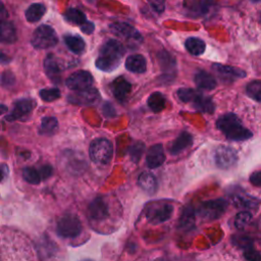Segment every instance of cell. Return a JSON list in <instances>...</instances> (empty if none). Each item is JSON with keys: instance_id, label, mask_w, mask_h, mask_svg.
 Returning <instances> with one entry per match:
<instances>
[{"instance_id": "obj_1", "label": "cell", "mask_w": 261, "mask_h": 261, "mask_svg": "<svg viewBox=\"0 0 261 261\" xmlns=\"http://www.w3.org/2000/svg\"><path fill=\"white\" fill-rule=\"evenodd\" d=\"M124 55V48L120 42L110 39L103 44L100 49L99 56L96 59L95 65L98 69L110 72L116 69Z\"/></svg>"}, {"instance_id": "obj_2", "label": "cell", "mask_w": 261, "mask_h": 261, "mask_svg": "<svg viewBox=\"0 0 261 261\" xmlns=\"http://www.w3.org/2000/svg\"><path fill=\"white\" fill-rule=\"evenodd\" d=\"M215 125L230 141H246L253 137V133L243 125L234 113H225L219 116Z\"/></svg>"}, {"instance_id": "obj_3", "label": "cell", "mask_w": 261, "mask_h": 261, "mask_svg": "<svg viewBox=\"0 0 261 261\" xmlns=\"http://www.w3.org/2000/svg\"><path fill=\"white\" fill-rule=\"evenodd\" d=\"M174 207L166 202H152L145 208V216L152 224H159L167 221L173 213Z\"/></svg>"}, {"instance_id": "obj_4", "label": "cell", "mask_w": 261, "mask_h": 261, "mask_svg": "<svg viewBox=\"0 0 261 261\" xmlns=\"http://www.w3.org/2000/svg\"><path fill=\"white\" fill-rule=\"evenodd\" d=\"M113 154V147L110 141L104 138L94 140L89 148L91 160L97 164H107Z\"/></svg>"}, {"instance_id": "obj_5", "label": "cell", "mask_w": 261, "mask_h": 261, "mask_svg": "<svg viewBox=\"0 0 261 261\" xmlns=\"http://www.w3.org/2000/svg\"><path fill=\"white\" fill-rule=\"evenodd\" d=\"M58 42L54 29L47 24H42L36 29L32 37V45L36 49H48L55 46Z\"/></svg>"}, {"instance_id": "obj_6", "label": "cell", "mask_w": 261, "mask_h": 261, "mask_svg": "<svg viewBox=\"0 0 261 261\" xmlns=\"http://www.w3.org/2000/svg\"><path fill=\"white\" fill-rule=\"evenodd\" d=\"M82 222L80 218L71 213L64 214L57 221L56 231L62 238H75L82 232Z\"/></svg>"}, {"instance_id": "obj_7", "label": "cell", "mask_w": 261, "mask_h": 261, "mask_svg": "<svg viewBox=\"0 0 261 261\" xmlns=\"http://www.w3.org/2000/svg\"><path fill=\"white\" fill-rule=\"evenodd\" d=\"M227 208V202L224 199H213L203 202L198 210L197 214L203 220H215L223 215Z\"/></svg>"}, {"instance_id": "obj_8", "label": "cell", "mask_w": 261, "mask_h": 261, "mask_svg": "<svg viewBox=\"0 0 261 261\" xmlns=\"http://www.w3.org/2000/svg\"><path fill=\"white\" fill-rule=\"evenodd\" d=\"M214 161L218 168L229 169L238 162L237 151L228 146H219L214 152Z\"/></svg>"}, {"instance_id": "obj_9", "label": "cell", "mask_w": 261, "mask_h": 261, "mask_svg": "<svg viewBox=\"0 0 261 261\" xmlns=\"http://www.w3.org/2000/svg\"><path fill=\"white\" fill-rule=\"evenodd\" d=\"M100 99V94L95 88H88L80 90L68 95L67 100L75 105H93Z\"/></svg>"}, {"instance_id": "obj_10", "label": "cell", "mask_w": 261, "mask_h": 261, "mask_svg": "<svg viewBox=\"0 0 261 261\" xmlns=\"http://www.w3.org/2000/svg\"><path fill=\"white\" fill-rule=\"evenodd\" d=\"M109 30L115 36H118L122 39L133 41L134 43L141 42L142 36L141 34L130 24L122 21H115L109 24Z\"/></svg>"}, {"instance_id": "obj_11", "label": "cell", "mask_w": 261, "mask_h": 261, "mask_svg": "<svg viewBox=\"0 0 261 261\" xmlns=\"http://www.w3.org/2000/svg\"><path fill=\"white\" fill-rule=\"evenodd\" d=\"M93 76L89 71L86 70H79L73 73H71L66 79V86L68 89L73 91H80L85 90L88 88H91L93 85Z\"/></svg>"}, {"instance_id": "obj_12", "label": "cell", "mask_w": 261, "mask_h": 261, "mask_svg": "<svg viewBox=\"0 0 261 261\" xmlns=\"http://www.w3.org/2000/svg\"><path fill=\"white\" fill-rule=\"evenodd\" d=\"M216 4V0H187L186 8L191 16L203 17L207 16Z\"/></svg>"}, {"instance_id": "obj_13", "label": "cell", "mask_w": 261, "mask_h": 261, "mask_svg": "<svg viewBox=\"0 0 261 261\" xmlns=\"http://www.w3.org/2000/svg\"><path fill=\"white\" fill-rule=\"evenodd\" d=\"M88 215L91 220L101 221L109 216V205L104 197L98 196L88 206Z\"/></svg>"}, {"instance_id": "obj_14", "label": "cell", "mask_w": 261, "mask_h": 261, "mask_svg": "<svg viewBox=\"0 0 261 261\" xmlns=\"http://www.w3.org/2000/svg\"><path fill=\"white\" fill-rule=\"evenodd\" d=\"M36 106V101L32 99H19L15 101L10 114L6 116V120H16L28 116Z\"/></svg>"}, {"instance_id": "obj_15", "label": "cell", "mask_w": 261, "mask_h": 261, "mask_svg": "<svg viewBox=\"0 0 261 261\" xmlns=\"http://www.w3.org/2000/svg\"><path fill=\"white\" fill-rule=\"evenodd\" d=\"M158 60L163 72V77L166 80L167 83L174 80L175 75V67L176 61L174 57L167 51H161L158 53Z\"/></svg>"}, {"instance_id": "obj_16", "label": "cell", "mask_w": 261, "mask_h": 261, "mask_svg": "<svg viewBox=\"0 0 261 261\" xmlns=\"http://www.w3.org/2000/svg\"><path fill=\"white\" fill-rule=\"evenodd\" d=\"M231 202L237 208L245 209V211L255 210L259 206V201L244 191H237L231 196Z\"/></svg>"}, {"instance_id": "obj_17", "label": "cell", "mask_w": 261, "mask_h": 261, "mask_svg": "<svg viewBox=\"0 0 261 261\" xmlns=\"http://www.w3.org/2000/svg\"><path fill=\"white\" fill-rule=\"evenodd\" d=\"M213 70L222 79V80H237V79H243L246 76V71L239 67H234L231 65H224L220 63H214L212 64Z\"/></svg>"}, {"instance_id": "obj_18", "label": "cell", "mask_w": 261, "mask_h": 261, "mask_svg": "<svg viewBox=\"0 0 261 261\" xmlns=\"http://www.w3.org/2000/svg\"><path fill=\"white\" fill-rule=\"evenodd\" d=\"M110 89L116 100L120 102H124L128 94L130 93L132 85L123 76H118L111 83Z\"/></svg>"}, {"instance_id": "obj_19", "label": "cell", "mask_w": 261, "mask_h": 261, "mask_svg": "<svg viewBox=\"0 0 261 261\" xmlns=\"http://www.w3.org/2000/svg\"><path fill=\"white\" fill-rule=\"evenodd\" d=\"M165 161V152L161 144L151 146L146 155V163L149 168H157Z\"/></svg>"}, {"instance_id": "obj_20", "label": "cell", "mask_w": 261, "mask_h": 261, "mask_svg": "<svg viewBox=\"0 0 261 261\" xmlns=\"http://www.w3.org/2000/svg\"><path fill=\"white\" fill-rule=\"evenodd\" d=\"M190 103H192L193 107L196 110L205 112V113H213L215 109L212 99L209 96H206L199 91H196Z\"/></svg>"}, {"instance_id": "obj_21", "label": "cell", "mask_w": 261, "mask_h": 261, "mask_svg": "<svg viewBox=\"0 0 261 261\" xmlns=\"http://www.w3.org/2000/svg\"><path fill=\"white\" fill-rule=\"evenodd\" d=\"M193 144V136L188 132H182L169 146V153L177 155Z\"/></svg>"}, {"instance_id": "obj_22", "label": "cell", "mask_w": 261, "mask_h": 261, "mask_svg": "<svg viewBox=\"0 0 261 261\" xmlns=\"http://www.w3.org/2000/svg\"><path fill=\"white\" fill-rule=\"evenodd\" d=\"M194 82L200 90L210 91L216 88L215 77L205 70H198L194 75Z\"/></svg>"}, {"instance_id": "obj_23", "label": "cell", "mask_w": 261, "mask_h": 261, "mask_svg": "<svg viewBox=\"0 0 261 261\" xmlns=\"http://www.w3.org/2000/svg\"><path fill=\"white\" fill-rule=\"evenodd\" d=\"M125 67L128 71L134 73H143L147 69V62L143 55L133 54L125 60Z\"/></svg>"}, {"instance_id": "obj_24", "label": "cell", "mask_w": 261, "mask_h": 261, "mask_svg": "<svg viewBox=\"0 0 261 261\" xmlns=\"http://www.w3.org/2000/svg\"><path fill=\"white\" fill-rule=\"evenodd\" d=\"M44 68H45L46 74L53 83H60V71L61 70H60V67L58 65L56 58L52 54H49L45 58Z\"/></svg>"}, {"instance_id": "obj_25", "label": "cell", "mask_w": 261, "mask_h": 261, "mask_svg": "<svg viewBox=\"0 0 261 261\" xmlns=\"http://www.w3.org/2000/svg\"><path fill=\"white\" fill-rule=\"evenodd\" d=\"M16 41V32L12 22L7 20L0 21V43L11 44Z\"/></svg>"}, {"instance_id": "obj_26", "label": "cell", "mask_w": 261, "mask_h": 261, "mask_svg": "<svg viewBox=\"0 0 261 261\" xmlns=\"http://www.w3.org/2000/svg\"><path fill=\"white\" fill-rule=\"evenodd\" d=\"M138 184L140 188L148 194H154L157 191V187H158L157 179L155 175L151 172L146 171L141 173L138 178Z\"/></svg>"}, {"instance_id": "obj_27", "label": "cell", "mask_w": 261, "mask_h": 261, "mask_svg": "<svg viewBox=\"0 0 261 261\" xmlns=\"http://www.w3.org/2000/svg\"><path fill=\"white\" fill-rule=\"evenodd\" d=\"M64 43L67 46V48L74 54L83 53L86 48V43L84 39L77 35L64 36Z\"/></svg>"}, {"instance_id": "obj_28", "label": "cell", "mask_w": 261, "mask_h": 261, "mask_svg": "<svg viewBox=\"0 0 261 261\" xmlns=\"http://www.w3.org/2000/svg\"><path fill=\"white\" fill-rule=\"evenodd\" d=\"M185 47L189 53L195 56L202 55L205 52L206 44L203 40L197 37H190L185 42Z\"/></svg>"}, {"instance_id": "obj_29", "label": "cell", "mask_w": 261, "mask_h": 261, "mask_svg": "<svg viewBox=\"0 0 261 261\" xmlns=\"http://www.w3.org/2000/svg\"><path fill=\"white\" fill-rule=\"evenodd\" d=\"M195 225V211L191 206H186L178 221V227L184 230L193 228Z\"/></svg>"}, {"instance_id": "obj_30", "label": "cell", "mask_w": 261, "mask_h": 261, "mask_svg": "<svg viewBox=\"0 0 261 261\" xmlns=\"http://www.w3.org/2000/svg\"><path fill=\"white\" fill-rule=\"evenodd\" d=\"M46 7L42 3H34L28 7L25 10V18L30 22H37L39 21L45 14Z\"/></svg>"}, {"instance_id": "obj_31", "label": "cell", "mask_w": 261, "mask_h": 261, "mask_svg": "<svg viewBox=\"0 0 261 261\" xmlns=\"http://www.w3.org/2000/svg\"><path fill=\"white\" fill-rule=\"evenodd\" d=\"M147 103L153 112L158 113L164 109L166 104V99L163 96V94H161L160 92H154L149 96Z\"/></svg>"}, {"instance_id": "obj_32", "label": "cell", "mask_w": 261, "mask_h": 261, "mask_svg": "<svg viewBox=\"0 0 261 261\" xmlns=\"http://www.w3.org/2000/svg\"><path fill=\"white\" fill-rule=\"evenodd\" d=\"M64 18L73 24H77V25H82L87 21V17L85 15V13L76 8H69L65 11L64 13Z\"/></svg>"}, {"instance_id": "obj_33", "label": "cell", "mask_w": 261, "mask_h": 261, "mask_svg": "<svg viewBox=\"0 0 261 261\" xmlns=\"http://www.w3.org/2000/svg\"><path fill=\"white\" fill-rule=\"evenodd\" d=\"M58 126V121L55 117H44L42 119L39 133L41 135H53Z\"/></svg>"}, {"instance_id": "obj_34", "label": "cell", "mask_w": 261, "mask_h": 261, "mask_svg": "<svg viewBox=\"0 0 261 261\" xmlns=\"http://www.w3.org/2000/svg\"><path fill=\"white\" fill-rule=\"evenodd\" d=\"M247 95L257 102H261V81H252L246 87Z\"/></svg>"}, {"instance_id": "obj_35", "label": "cell", "mask_w": 261, "mask_h": 261, "mask_svg": "<svg viewBox=\"0 0 261 261\" xmlns=\"http://www.w3.org/2000/svg\"><path fill=\"white\" fill-rule=\"evenodd\" d=\"M252 218L253 216L249 211L244 210L242 212H239L234 217V221H233L234 226L239 229H243L250 224V222L252 221Z\"/></svg>"}, {"instance_id": "obj_36", "label": "cell", "mask_w": 261, "mask_h": 261, "mask_svg": "<svg viewBox=\"0 0 261 261\" xmlns=\"http://www.w3.org/2000/svg\"><path fill=\"white\" fill-rule=\"evenodd\" d=\"M23 179L31 185H38L41 181V176L39 170L34 167H24L22 170Z\"/></svg>"}, {"instance_id": "obj_37", "label": "cell", "mask_w": 261, "mask_h": 261, "mask_svg": "<svg viewBox=\"0 0 261 261\" xmlns=\"http://www.w3.org/2000/svg\"><path fill=\"white\" fill-rule=\"evenodd\" d=\"M231 242L234 246H237L243 250L253 247V240L246 234H234L231 238Z\"/></svg>"}, {"instance_id": "obj_38", "label": "cell", "mask_w": 261, "mask_h": 261, "mask_svg": "<svg viewBox=\"0 0 261 261\" xmlns=\"http://www.w3.org/2000/svg\"><path fill=\"white\" fill-rule=\"evenodd\" d=\"M40 98L45 102H52L60 97V91L57 88H49V89H42L39 92Z\"/></svg>"}, {"instance_id": "obj_39", "label": "cell", "mask_w": 261, "mask_h": 261, "mask_svg": "<svg viewBox=\"0 0 261 261\" xmlns=\"http://www.w3.org/2000/svg\"><path fill=\"white\" fill-rule=\"evenodd\" d=\"M196 90L191 89V88H180L177 90L176 95L178 97V99L184 102V103H190L194 94H195Z\"/></svg>"}, {"instance_id": "obj_40", "label": "cell", "mask_w": 261, "mask_h": 261, "mask_svg": "<svg viewBox=\"0 0 261 261\" xmlns=\"http://www.w3.org/2000/svg\"><path fill=\"white\" fill-rule=\"evenodd\" d=\"M144 149H145V146L142 142H137L130 147L129 155L135 162H138L140 160V158L144 152Z\"/></svg>"}, {"instance_id": "obj_41", "label": "cell", "mask_w": 261, "mask_h": 261, "mask_svg": "<svg viewBox=\"0 0 261 261\" xmlns=\"http://www.w3.org/2000/svg\"><path fill=\"white\" fill-rule=\"evenodd\" d=\"M244 251V257L247 261H261V254L254 249V247L247 248Z\"/></svg>"}, {"instance_id": "obj_42", "label": "cell", "mask_w": 261, "mask_h": 261, "mask_svg": "<svg viewBox=\"0 0 261 261\" xmlns=\"http://www.w3.org/2000/svg\"><path fill=\"white\" fill-rule=\"evenodd\" d=\"M0 83L3 87H12L15 83V76L10 71H4L0 76Z\"/></svg>"}, {"instance_id": "obj_43", "label": "cell", "mask_w": 261, "mask_h": 261, "mask_svg": "<svg viewBox=\"0 0 261 261\" xmlns=\"http://www.w3.org/2000/svg\"><path fill=\"white\" fill-rule=\"evenodd\" d=\"M156 12H162L165 8V0H147Z\"/></svg>"}, {"instance_id": "obj_44", "label": "cell", "mask_w": 261, "mask_h": 261, "mask_svg": "<svg viewBox=\"0 0 261 261\" xmlns=\"http://www.w3.org/2000/svg\"><path fill=\"white\" fill-rule=\"evenodd\" d=\"M52 167L50 165H43L40 169H39V173L41 176V179H45L48 178L51 174H52Z\"/></svg>"}, {"instance_id": "obj_45", "label": "cell", "mask_w": 261, "mask_h": 261, "mask_svg": "<svg viewBox=\"0 0 261 261\" xmlns=\"http://www.w3.org/2000/svg\"><path fill=\"white\" fill-rule=\"evenodd\" d=\"M250 181L256 187H261V170L253 172L250 175Z\"/></svg>"}, {"instance_id": "obj_46", "label": "cell", "mask_w": 261, "mask_h": 261, "mask_svg": "<svg viewBox=\"0 0 261 261\" xmlns=\"http://www.w3.org/2000/svg\"><path fill=\"white\" fill-rule=\"evenodd\" d=\"M80 28H81V31H82L83 33L87 34V35L92 34V33L94 32V30H95L94 23L91 22V21H89V20H87V21H86L84 24H82Z\"/></svg>"}, {"instance_id": "obj_47", "label": "cell", "mask_w": 261, "mask_h": 261, "mask_svg": "<svg viewBox=\"0 0 261 261\" xmlns=\"http://www.w3.org/2000/svg\"><path fill=\"white\" fill-rule=\"evenodd\" d=\"M103 112H104V114H105L106 116H108V117H111V116L115 115L114 108H113L112 105L109 104V103H105V104H104V106H103Z\"/></svg>"}, {"instance_id": "obj_48", "label": "cell", "mask_w": 261, "mask_h": 261, "mask_svg": "<svg viewBox=\"0 0 261 261\" xmlns=\"http://www.w3.org/2000/svg\"><path fill=\"white\" fill-rule=\"evenodd\" d=\"M7 17H8L7 10H6L5 6L3 5L2 1L0 0V21H1V20H5Z\"/></svg>"}, {"instance_id": "obj_49", "label": "cell", "mask_w": 261, "mask_h": 261, "mask_svg": "<svg viewBox=\"0 0 261 261\" xmlns=\"http://www.w3.org/2000/svg\"><path fill=\"white\" fill-rule=\"evenodd\" d=\"M8 60H9V58L7 56H5L3 53H0V62L6 63V62H9Z\"/></svg>"}, {"instance_id": "obj_50", "label": "cell", "mask_w": 261, "mask_h": 261, "mask_svg": "<svg viewBox=\"0 0 261 261\" xmlns=\"http://www.w3.org/2000/svg\"><path fill=\"white\" fill-rule=\"evenodd\" d=\"M257 230H258V232H259V234L261 237V215L259 216V218L257 220Z\"/></svg>"}, {"instance_id": "obj_51", "label": "cell", "mask_w": 261, "mask_h": 261, "mask_svg": "<svg viewBox=\"0 0 261 261\" xmlns=\"http://www.w3.org/2000/svg\"><path fill=\"white\" fill-rule=\"evenodd\" d=\"M7 111V107L5 105H0V115Z\"/></svg>"}, {"instance_id": "obj_52", "label": "cell", "mask_w": 261, "mask_h": 261, "mask_svg": "<svg viewBox=\"0 0 261 261\" xmlns=\"http://www.w3.org/2000/svg\"><path fill=\"white\" fill-rule=\"evenodd\" d=\"M4 174H5V171L2 169V167L0 166V181L3 179V177H4Z\"/></svg>"}, {"instance_id": "obj_53", "label": "cell", "mask_w": 261, "mask_h": 261, "mask_svg": "<svg viewBox=\"0 0 261 261\" xmlns=\"http://www.w3.org/2000/svg\"><path fill=\"white\" fill-rule=\"evenodd\" d=\"M252 2H259V1H261V0H251Z\"/></svg>"}, {"instance_id": "obj_54", "label": "cell", "mask_w": 261, "mask_h": 261, "mask_svg": "<svg viewBox=\"0 0 261 261\" xmlns=\"http://www.w3.org/2000/svg\"><path fill=\"white\" fill-rule=\"evenodd\" d=\"M86 261H90V260H86Z\"/></svg>"}]
</instances>
